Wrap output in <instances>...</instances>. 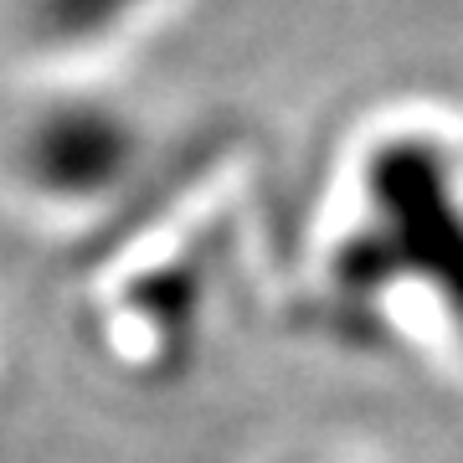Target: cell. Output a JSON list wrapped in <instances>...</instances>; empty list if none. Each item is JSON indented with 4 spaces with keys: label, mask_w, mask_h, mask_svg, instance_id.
Masks as SVG:
<instances>
[{
    "label": "cell",
    "mask_w": 463,
    "mask_h": 463,
    "mask_svg": "<svg viewBox=\"0 0 463 463\" xmlns=\"http://www.w3.org/2000/svg\"><path fill=\"white\" fill-rule=\"evenodd\" d=\"M139 134L109 103H62L36 114L21 134L16 165L36 196L93 201L114 191L134 165Z\"/></svg>",
    "instance_id": "obj_1"
},
{
    "label": "cell",
    "mask_w": 463,
    "mask_h": 463,
    "mask_svg": "<svg viewBox=\"0 0 463 463\" xmlns=\"http://www.w3.org/2000/svg\"><path fill=\"white\" fill-rule=\"evenodd\" d=\"M145 0H36V26H47L62 42H93V36L114 32L139 11Z\"/></svg>",
    "instance_id": "obj_2"
}]
</instances>
